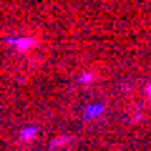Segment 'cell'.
Here are the masks:
<instances>
[{"label":"cell","mask_w":151,"mask_h":151,"mask_svg":"<svg viewBox=\"0 0 151 151\" xmlns=\"http://www.w3.org/2000/svg\"><path fill=\"white\" fill-rule=\"evenodd\" d=\"M38 40L35 38H15V40H10V45H15V48H20V50H25V48H33Z\"/></svg>","instance_id":"obj_1"},{"label":"cell","mask_w":151,"mask_h":151,"mask_svg":"<svg viewBox=\"0 0 151 151\" xmlns=\"http://www.w3.org/2000/svg\"><path fill=\"white\" fill-rule=\"evenodd\" d=\"M146 96H149V98H151V86H149V88H146Z\"/></svg>","instance_id":"obj_2"}]
</instances>
